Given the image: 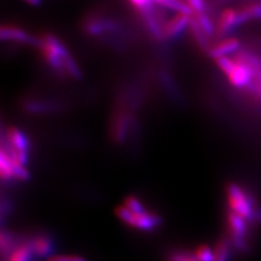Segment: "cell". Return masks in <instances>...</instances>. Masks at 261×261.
I'll return each mask as SVG.
<instances>
[{
  "label": "cell",
  "instance_id": "1",
  "mask_svg": "<svg viewBox=\"0 0 261 261\" xmlns=\"http://www.w3.org/2000/svg\"><path fill=\"white\" fill-rule=\"evenodd\" d=\"M228 210L242 216L250 224L261 225V205L256 196L238 183L226 185Z\"/></svg>",
  "mask_w": 261,
  "mask_h": 261
},
{
  "label": "cell",
  "instance_id": "2",
  "mask_svg": "<svg viewBox=\"0 0 261 261\" xmlns=\"http://www.w3.org/2000/svg\"><path fill=\"white\" fill-rule=\"evenodd\" d=\"M218 68L227 77L228 83L236 88H251L256 77V72L251 65L236 55L216 60Z\"/></svg>",
  "mask_w": 261,
  "mask_h": 261
},
{
  "label": "cell",
  "instance_id": "3",
  "mask_svg": "<svg viewBox=\"0 0 261 261\" xmlns=\"http://www.w3.org/2000/svg\"><path fill=\"white\" fill-rule=\"evenodd\" d=\"M38 48L50 69L59 75H65L64 60L71 55L67 46L57 36L46 34L39 38Z\"/></svg>",
  "mask_w": 261,
  "mask_h": 261
},
{
  "label": "cell",
  "instance_id": "4",
  "mask_svg": "<svg viewBox=\"0 0 261 261\" xmlns=\"http://www.w3.org/2000/svg\"><path fill=\"white\" fill-rule=\"evenodd\" d=\"M116 216L130 227L144 232H150L162 223V218L156 212L147 210L144 212H133L123 205L116 208Z\"/></svg>",
  "mask_w": 261,
  "mask_h": 261
},
{
  "label": "cell",
  "instance_id": "5",
  "mask_svg": "<svg viewBox=\"0 0 261 261\" xmlns=\"http://www.w3.org/2000/svg\"><path fill=\"white\" fill-rule=\"evenodd\" d=\"M226 225L228 240L232 246L239 251L246 252L249 249V225L246 219L238 215L236 212L227 210Z\"/></svg>",
  "mask_w": 261,
  "mask_h": 261
},
{
  "label": "cell",
  "instance_id": "6",
  "mask_svg": "<svg viewBox=\"0 0 261 261\" xmlns=\"http://www.w3.org/2000/svg\"><path fill=\"white\" fill-rule=\"evenodd\" d=\"M3 148L8 151L14 161L22 166L27 165L30 143L27 135L20 128L10 126L7 129V143L3 144Z\"/></svg>",
  "mask_w": 261,
  "mask_h": 261
},
{
  "label": "cell",
  "instance_id": "7",
  "mask_svg": "<svg viewBox=\"0 0 261 261\" xmlns=\"http://www.w3.org/2000/svg\"><path fill=\"white\" fill-rule=\"evenodd\" d=\"M0 36L4 42L21 43L24 45L37 46L39 44V38L33 36L23 29L15 25H3L0 31Z\"/></svg>",
  "mask_w": 261,
  "mask_h": 261
},
{
  "label": "cell",
  "instance_id": "8",
  "mask_svg": "<svg viewBox=\"0 0 261 261\" xmlns=\"http://www.w3.org/2000/svg\"><path fill=\"white\" fill-rule=\"evenodd\" d=\"M193 15L185 13H176L172 19H170L163 27L165 38L175 39L191 25Z\"/></svg>",
  "mask_w": 261,
  "mask_h": 261
},
{
  "label": "cell",
  "instance_id": "9",
  "mask_svg": "<svg viewBox=\"0 0 261 261\" xmlns=\"http://www.w3.org/2000/svg\"><path fill=\"white\" fill-rule=\"evenodd\" d=\"M240 47L241 42L238 38H225L209 49V56L215 60L224 58V57H230V55L238 53L240 50Z\"/></svg>",
  "mask_w": 261,
  "mask_h": 261
},
{
  "label": "cell",
  "instance_id": "10",
  "mask_svg": "<svg viewBox=\"0 0 261 261\" xmlns=\"http://www.w3.org/2000/svg\"><path fill=\"white\" fill-rule=\"evenodd\" d=\"M241 24L242 22L239 10H235L233 8H227V9H224L220 14L217 32L220 33V34H226V33H230L235 28L240 27Z\"/></svg>",
  "mask_w": 261,
  "mask_h": 261
},
{
  "label": "cell",
  "instance_id": "11",
  "mask_svg": "<svg viewBox=\"0 0 261 261\" xmlns=\"http://www.w3.org/2000/svg\"><path fill=\"white\" fill-rule=\"evenodd\" d=\"M34 255L38 257H46L53 251V240L48 235H36L30 242Z\"/></svg>",
  "mask_w": 261,
  "mask_h": 261
},
{
  "label": "cell",
  "instance_id": "12",
  "mask_svg": "<svg viewBox=\"0 0 261 261\" xmlns=\"http://www.w3.org/2000/svg\"><path fill=\"white\" fill-rule=\"evenodd\" d=\"M85 29L88 34L91 35H100L106 32L112 31L114 29V22L107 19L94 18L89 19L85 23Z\"/></svg>",
  "mask_w": 261,
  "mask_h": 261
},
{
  "label": "cell",
  "instance_id": "13",
  "mask_svg": "<svg viewBox=\"0 0 261 261\" xmlns=\"http://www.w3.org/2000/svg\"><path fill=\"white\" fill-rule=\"evenodd\" d=\"M34 251L32 249L30 242L23 243L12 248L8 254V261H31Z\"/></svg>",
  "mask_w": 261,
  "mask_h": 261
},
{
  "label": "cell",
  "instance_id": "14",
  "mask_svg": "<svg viewBox=\"0 0 261 261\" xmlns=\"http://www.w3.org/2000/svg\"><path fill=\"white\" fill-rule=\"evenodd\" d=\"M13 158L2 147V152H0V174H2L3 179L9 181L10 178L13 177Z\"/></svg>",
  "mask_w": 261,
  "mask_h": 261
},
{
  "label": "cell",
  "instance_id": "15",
  "mask_svg": "<svg viewBox=\"0 0 261 261\" xmlns=\"http://www.w3.org/2000/svg\"><path fill=\"white\" fill-rule=\"evenodd\" d=\"M241 22L246 23L248 21L260 20L261 19V3L250 4L245 6L242 9L239 10Z\"/></svg>",
  "mask_w": 261,
  "mask_h": 261
},
{
  "label": "cell",
  "instance_id": "16",
  "mask_svg": "<svg viewBox=\"0 0 261 261\" xmlns=\"http://www.w3.org/2000/svg\"><path fill=\"white\" fill-rule=\"evenodd\" d=\"M129 116L126 113H121L117 118L116 123H114V138L117 141L122 142L124 140L129 127Z\"/></svg>",
  "mask_w": 261,
  "mask_h": 261
},
{
  "label": "cell",
  "instance_id": "17",
  "mask_svg": "<svg viewBox=\"0 0 261 261\" xmlns=\"http://www.w3.org/2000/svg\"><path fill=\"white\" fill-rule=\"evenodd\" d=\"M232 244L228 239H221L215 247V261H230Z\"/></svg>",
  "mask_w": 261,
  "mask_h": 261
},
{
  "label": "cell",
  "instance_id": "18",
  "mask_svg": "<svg viewBox=\"0 0 261 261\" xmlns=\"http://www.w3.org/2000/svg\"><path fill=\"white\" fill-rule=\"evenodd\" d=\"M142 15H143V19H144L146 27H147V29H148L150 34L154 38L159 39V40L165 38V34H163V28L160 27L158 20L154 18L152 12L145 13V14H142Z\"/></svg>",
  "mask_w": 261,
  "mask_h": 261
},
{
  "label": "cell",
  "instance_id": "19",
  "mask_svg": "<svg viewBox=\"0 0 261 261\" xmlns=\"http://www.w3.org/2000/svg\"><path fill=\"white\" fill-rule=\"evenodd\" d=\"M157 4L161 7L167 8V9L174 10L176 11V13H185V14L194 15V12L192 11L191 8L187 6L185 2H182V0H160V2Z\"/></svg>",
  "mask_w": 261,
  "mask_h": 261
},
{
  "label": "cell",
  "instance_id": "20",
  "mask_svg": "<svg viewBox=\"0 0 261 261\" xmlns=\"http://www.w3.org/2000/svg\"><path fill=\"white\" fill-rule=\"evenodd\" d=\"M196 21L198 22L200 29L202 30V32L205 33V34L207 35V37H211L215 35V33L217 31V28L215 27L214 22L211 21V19L209 18V16L205 13H200V14H194Z\"/></svg>",
  "mask_w": 261,
  "mask_h": 261
},
{
  "label": "cell",
  "instance_id": "21",
  "mask_svg": "<svg viewBox=\"0 0 261 261\" xmlns=\"http://www.w3.org/2000/svg\"><path fill=\"white\" fill-rule=\"evenodd\" d=\"M27 109L32 112H46L54 110V103L48 101H39V100H32L25 103Z\"/></svg>",
  "mask_w": 261,
  "mask_h": 261
},
{
  "label": "cell",
  "instance_id": "22",
  "mask_svg": "<svg viewBox=\"0 0 261 261\" xmlns=\"http://www.w3.org/2000/svg\"><path fill=\"white\" fill-rule=\"evenodd\" d=\"M194 255L198 261H215V249L209 247L208 245H200Z\"/></svg>",
  "mask_w": 261,
  "mask_h": 261
},
{
  "label": "cell",
  "instance_id": "23",
  "mask_svg": "<svg viewBox=\"0 0 261 261\" xmlns=\"http://www.w3.org/2000/svg\"><path fill=\"white\" fill-rule=\"evenodd\" d=\"M123 206L126 207L128 210L133 211V212H144L146 211L145 206L142 203V201L138 199L136 196L129 195L124 199Z\"/></svg>",
  "mask_w": 261,
  "mask_h": 261
},
{
  "label": "cell",
  "instance_id": "24",
  "mask_svg": "<svg viewBox=\"0 0 261 261\" xmlns=\"http://www.w3.org/2000/svg\"><path fill=\"white\" fill-rule=\"evenodd\" d=\"M128 2L142 14L152 12L153 0H128Z\"/></svg>",
  "mask_w": 261,
  "mask_h": 261
},
{
  "label": "cell",
  "instance_id": "25",
  "mask_svg": "<svg viewBox=\"0 0 261 261\" xmlns=\"http://www.w3.org/2000/svg\"><path fill=\"white\" fill-rule=\"evenodd\" d=\"M169 261H198L192 252L174 251L169 257Z\"/></svg>",
  "mask_w": 261,
  "mask_h": 261
},
{
  "label": "cell",
  "instance_id": "26",
  "mask_svg": "<svg viewBox=\"0 0 261 261\" xmlns=\"http://www.w3.org/2000/svg\"><path fill=\"white\" fill-rule=\"evenodd\" d=\"M185 3L187 4L194 14H200V13H205L206 10V0H185Z\"/></svg>",
  "mask_w": 261,
  "mask_h": 261
},
{
  "label": "cell",
  "instance_id": "27",
  "mask_svg": "<svg viewBox=\"0 0 261 261\" xmlns=\"http://www.w3.org/2000/svg\"><path fill=\"white\" fill-rule=\"evenodd\" d=\"M251 92L261 100V64L256 69V77L251 86Z\"/></svg>",
  "mask_w": 261,
  "mask_h": 261
},
{
  "label": "cell",
  "instance_id": "28",
  "mask_svg": "<svg viewBox=\"0 0 261 261\" xmlns=\"http://www.w3.org/2000/svg\"><path fill=\"white\" fill-rule=\"evenodd\" d=\"M49 261H86V259H84L83 257L81 256H74V255H58V256H54Z\"/></svg>",
  "mask_w": 261,
  "mask_h": 261
},
{
  "label": "cell",
  "instance_id": "29",
  "mask_svg": "<svg viewBox=\"0 0 261 261\" xmlns=\"http://www.w3.org/2000/svg\"><path fill=\"white\" fill-rule=\"evenodd\" d=\"M24 2H27L28 4L32 5V6H39L42 4V0H24Z\"/></svg>",
  "mask_w": 261,
  "mask_h": 261
},
{
  "label": "cell",
  "instance_id": "30",
  "mask_svg": "<svg viewBox=\"0 0 261 261\" xmlns=\"http://www.w3.org/2000/svg\"><path fill=\"white\" fill-rule=\"evenodd\" d=\"M159 2H160V0H153V3H156V4L159 3Z\"/></svg>",
  "mask_w": 261,
  "mask_h": 261
}]
</instances>
